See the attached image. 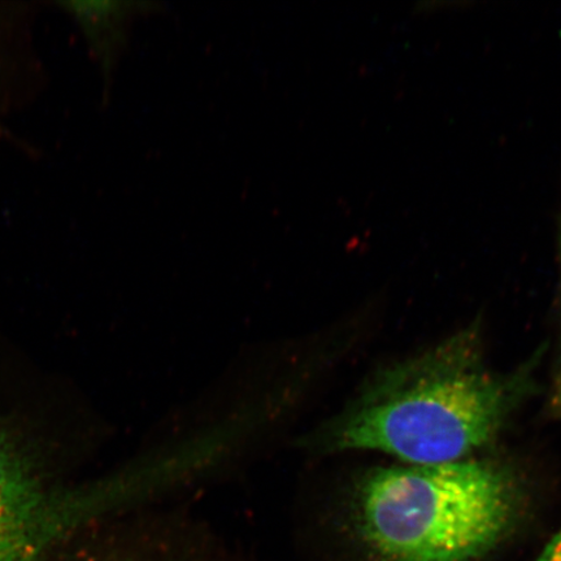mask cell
I'll return each mask as SVG.
<instances>
[{"label":"cell","instance_id":"cell-1","mask_svg":"<svg viewBox=\"0 0 561 561\" xmlns=\"http://www.w3.org/2000/svg\"><path fill=\"white\" fill-rule=\"evenodd\" d=\"M531 377V363L506 375L491 369L479 333L467 329L375 376L297 447L312 458L378 451L411 466L466 460L500 436Z\"/></svg>","mask_w":561,"mask_h":561},{"label":"cell","instance_id":"cell-2","mask_svg":"<svg viewBox=\"0 0 561 561\" xmlns=\"http://www.w3.org/2000/svg\"><path fill=\"white\" fill-rule=\"evenodd\" d=\"M357 533L385 561H471L502 541L520 515L510 468L459 460L382 467L350 486Z\"/></svg>","mask_w":561,"mask_h":561},{"label":"cell","instance_id":"cell-3","mask_svg":"<svg viewBox=\"0 0 561 561\" xmlns=\"http://www.w3.org/2000/svg\"><path fill=\"white\" fill-rule=\"evenodd\" d=\"M123 506L111 474L66 485L51 479L30 446L0 427V561H44L75 530Z\"/></svg>","mask_w":561,"mask_h":561},{"label":"cell","instance_id":"cell-4","mask_svg":"<svg viewBox=\"0 0 561 561\" xmlns=\"http://www.w3.org/2000/svg\"><path fill=\"white\" fill-rule=\"evenodd\" d=\"M67 5L90 35L105 67L114 62L124 46L126 30L133 18L157 7L149 2H79Z\"/></svg>","mask_w":561,"mask_h":561},{"label":"cell","instance_id":"cell-5","mask_svg":"<svg viewBox=\"0 0 561 561\" xmlns=\"http://www.w3.org/2000/svg\"><path fill=\"white\" fill-rule=\"evenodd\" d=\"M538 561H561V526L556 536L551 538L549 545L546 546Z\"/></svg>","mask_w":561,"mask_h":561},{"label":"cell","instance_id":"cell-6","mask_svg":"<svg viewBox=\"0 0 561 561\" xmlns=\"http://www.w3.org/2000/svg\"><path fill=\"white\" fill-rule=\"evenodd\" d=\"M552 410L556 412V415L561 419V369L558 377L556 391H553Z\"/></svg>","mask_w":561,"mask_h":561},{"label":"cell","instance_id":"cell-7","mask_svg":"<svg viewBox=\"0 0 561 561\" xmlns=\"http://www.w3.org/2000/svg\"><path fill=\"white\" fill-rule=\"evenodd\" d=\"M558 244H559V259H560V271H561V214L559 217Z\"/></svg>","mask_w":561,"mask_h":561}]
</instances>
